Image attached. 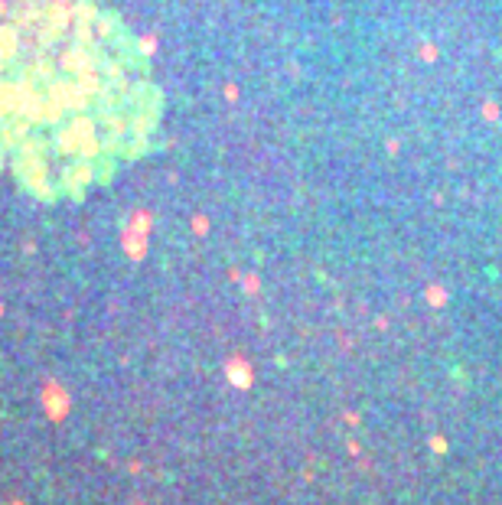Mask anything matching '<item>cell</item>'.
<instances>
[{
  "label": "cell",
  "instance_id": "6da1fadb",
  "mask_svg": "<svg viewBox=\"0 0 502 505\" xmlns=\"http://www.w3.org/2000/svg\"><path fill=\"white\" fill-rule=\"evenodd\" d=\"M130 65L79 17L0 36V147L23 176L85 183L124 150Z\"/></svg>",
  "mask_w": 502,
  "mask_h": 505
}]
</instances>
